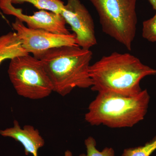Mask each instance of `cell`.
I'll use <instances>...</instances> for the list:
<instances>
[{"label": "cell", "instance_id": "7", "mask_svg": "<svg viewBox=\"0 0 156 156\" xmlns=\"http://www.w3.org/2000/svg\"><path fill=\"white\" fill-rule=\"evenodd\" d=\"M60 14L70 26L78 46L90 49L97 44L94 21L80 0H67Z\"/></svg>", "mask_w": 156, "mask_h": 156}, {"label": "cell", "instance_id": "13", "mask_svg": "<svg viewBox=\"0 0 156 156\" xmlns=\"http://www.w3.org/2000/svg\"><path fill=\"white\" fill-rule=\"evenodd\" d=\"M87 154H82L79 156H115L114 150L112 147H106L100 151L96 148L95 138L89 136L85 140Z\"/></svg>", "mask_w": 156, "mask_h": 156}, {"label": "cell", "instance_id": "15", "mask_svg": "<svg viewBox=\"0 0 156 156\" xmlns=\"http://www.w3.org/2000/svg\"><path fill=\"white\" fill-rule=\"evenodd\" d=\"M154 10L156 11V0H148Z\"/></svg>", "mask_w": 156, "mask_h": 156}, {"label": "cell", "instance_id": "1", "mask_svg": "<svg viewBox=\"0 0 156 156\" xmlns=\"http://www.w3.org/2000/svg\"><path fill=\"white\" fill-rule=\"evenodd\" d=\"M89 73L93 83L92 91L133 96L142 91L141 80L155 75L156 70L130 53L114 52L90 65Z\"/></svg>", "mask_w": 156, "mask_h": 156}, {"label": "cell", "instance_id": "16", "mask_svg": "<svg viewBox=\"0 0 156 156\" xmlns=\"http://www.w3.org/2000/svg\"><path fill=\"white\" fill-rule=\"evenodd\" d=\"M0 16H2L3 17H4V15H3L2 12L1 11V10H0Z\"/></svg>", "mask_w": 156, "mask_h": 156}, {"label": "cell", "instance_id": "9", "mask_svg": "<svg viewBox=\"0 0 156 156\" xmlns=\"http://www.w3.org/2000/svg\"><path fill=\"white\" fill-rule=\"evenodd\" d=\"M0 134L4 137H11L21 144L27 155L31 154L38 156L39 149L45 144L44 140L37 129L30 125H26L22 128L17 120H14L13 127L0 130Z\"/></svg>", "mask_w": 156, "mask_h": 156}, {"label": "cell", "instance_id": "4", "mask_svg": "<svg viewBox=\"0 0 156 156\" xmlns=\"http://www.w3.org/2000/svg\"><path fill=\"white\" fill-rule=\"evenodd\" d=\"M104 33L131 50L137 25V0H90Z\"/></svg>", "mask_w": 156, "mask_h": 156}, {"label": "cell", "instance_id": "11", "mask_svg": "<svg viewBox=\"0 0 156 156\" xmlns=\"http://www.w3.org/2000/svg\"><path fill=\"white\" fill-rule=\"evenodd\" d=\"M13 4L29 3L40 10H46L61 14L65 5L61 0H7Z\"/></svg>", "mask_w": 156, "mask_h": 156}, {"label": "cell", "instance_id": "8", "mask_svg": "<svg viewBox=\"0 0 156 156\" xmlns=\"http://www.w3.org/2000/svg\"><path fill=\"white\" fill-rule=\"evenodd\" d=\"M0 10L4 14L15 16L23 23H25L28 28L62 34H70L66 28L65 20L60 14L41 10L33 15H27L23 13L22 9L15 8L7 0H0Z\"/></svg>", "mask_w": 156, "mask_h": 156}, {"label": "cell", "instance_id": "3", "mask_svg": "<svg viewBox=\"0 0 156 156\" xmlns=\"http://www.w3.org/2000/svg\"><path fill=\"white\" fill-rule=\"evenodd\" d=\"M150 100L147 89L133 96L113 92H98L89 105L85 119L92 126L131 128L144 119Z\"/></svg>", "mask_w": 156, "mask_h": 156}, {"label": "cell", "instance_id": "14", "mask_svg": "<svg viewBox=\"0 0 156 156\" xmlns=\"http://www.w3.org/2000/svg\"><path fill=\"white\" fill-rule=\"evenodd\" d=\"M142 35L148 41L156 42V11L153 17L143 23Z\"/></svg>", "mask_w": 156, "mask_h": 156}, {"label": "cell", "instance_id": "12", "mask_svg": "<svg viewBox=\"0 0 156 156\" xmlns=\"http://www.w3.org/2000/svg\"><path fill=\"white\" fill-rule=\"evenodd\" d=\"M156 151V136L144 145L124 150L121 156H151Z\"/></svg>", "mask_w": 156, "mask_h": 156}, {"label": "cell", "instance_id": "5", "mask_svg": "<svg viewBox=\"0 0 156 156\" xmlns=\"http://www.w3.org/2000/svg\"><path fill=\"white\" fill-rule=\"evenodd\" d=\"M8 73L20 96L39 100L48 97L53 92L52 83L42 62L29 54L11 59Z\"/></svg>", "mask_w": 156, "mask_h": 156}, {"label": "cell", "instance_id": "6", "mask_svg": "<svg viewBox=\"0 0 156 156\" xmlns=\"http://www.w3.org/2000/svg\"><path fill=\"white\" fill-rule=\"evenodd\" d=\"M12 26L23 47L38 59L43 53L52 48L77 45L74 33L62 34L43 30L33 29L17 18Z\"/></svg>", "mask_w": 156, "mask_h": 156}, {"label": "cell", "instance_id": "2", "mask_svg": "<svg viewBox=\"0 0 156 156\" xmlns=\"http://www.w3.org/2000/svg\"><path fill=\"white\" fill-rule=\"evenodd\" d=\"M92 57L90 49L74 45L52 48L39 59L52 83L53 92L65 96L75 88L92 87L89 67Z\"/></svg>", "mask_w": 156, "mask_h": 156}, {"label": "cell", "instance_id": "10", "mask_svg": "<svg viewBox=\"0 0 156 156\" xmlns=\"http://www.w3.org/2000/svg\"><path fill=\"white\" fill-rule=\"evenodd\" d=\"M29 54L16 33L11 32L0 36V65L6 59L11 60Z\"/></svg>", "mask_w": 156, "mask_h": 156}]
</instances>
